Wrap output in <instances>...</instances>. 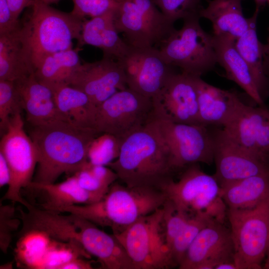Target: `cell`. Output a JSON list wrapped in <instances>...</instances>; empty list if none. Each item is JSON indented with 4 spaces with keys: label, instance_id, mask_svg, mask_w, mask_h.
I'll return each instance as SVG.
<instances>
[{
    "label": "cell",
    "instance_id": "47",
    "mask_svg": "<svg viewBox=\"0 0 269 269\" xmlns=\"http://www.w3.org/2000/svg\"><path fill=\"white\" fill-rule=\"evenodd\" d=\"M44 3L50 5L52 3L58 2L60 0H41Z\"/></svg>",
    "mask_w": 269,
    "mask_h": 269
},
{
    "label": "cell",
    "instance_id": "17",
    "mask_svg": "<svg viewBox=\"0 0 269 269\" xmlns=\"http://www.w3.org/2000/svg\"><path fill=\"white\" fill-rule=\"evenodd\" d=\"M223 129L241 147L269 161V110L265 106L244 103Z\"/></svg>",
    "mask_w": 269,
    "mask_h": 269
},
{
    "label": "cell",
    "instance_id": "5",
    "mask_svg": "<svg viewBox=\"0 0 269 269\" xmlns=\"http://www.w3.org/2000/svg\"><path fill=\"white\" fill-rule=\"evenodd\" d=\"M182 170L178 180L172 179L161 188L167 199L190 217L200 215L224 224L228 208L215 176L204 172L198 163Z\"/></svg>",
    "mask_w": 269,
    "mask_h": 269
},
{
    "label": "cell",
    "instance_id": "25",
    "mask_svg": "<svg viewBox=\"0 0 269 269\" xmlns=\"http://www.w3.org/2000/svg\"><path fill=\"white\" fill-rule=\"evenodd\" d=\"M49 88L58 110L69 123L95 130L97 107L85 93L67 84Z\"/></svg>",
    "mask_w": 269,
    "mask_h": 269
},
{
    "label": "cell",
    "instance_id": "35",
    "mask_svg": "<svg viewBox=\"0 0 269 269\" xmlns=\"http://www.w3.org/2000/svg\"><path fill=\"white\" fill-rule=\"evenodd\" d=\"M162 12L173 22L199 16L202 0H152Z\"/></svg>",
    "mask_w": 269,
    "mask_h": 269
},
{
    "label": "cell",
    "instance_id": "30",
    "mask_svg": "<svg viewBox=\"0 0 269 269\" xmlns=\"http://www.w3.org/2000/svg\"><path fill=\"white\" fill-rule=\"evenodd\" d=\"M114 21V12L106 14L96 32L92 46L101 49L103 52V57L119 61L127 54L130 46L120 36Z\"/></svg>",
    "mask_w": 269,
    "mask_h": 269
},
{
    "label": "cell",
    "instance_id": "43",
    "mask_svg": "<svg viewBox=\"0 0 269 269\" xmlns=\"http://www.w3.org/2000/svg\"><path fill=\"white\" fill-rule=\"evenodd\" d=\"M11 180V171L9 165L3 155L0 152V187L8 186Z\"/></svg>",
    "mask_w": 269,
    "mask_h": 269
},
{
    "label": "cell",
    "instance_id": "10",
    "mask_svg": "<svg viewBox=\"0 0 269 269\" xmlns=\"http://www.w3.org/2000/svg\"><path fill=\"white\" fill-rule=\"evenodd\" d=\"M153 116L152 99L127 88L118 91L97 107L95 130L124 140L147 125Z\"/></svg>",
    "mask_w": 269,
    "mask_h": 269
},
{
    "label": "cell",
    "instance_id": "21",
    "mask_svg": "<svg viewBox=\"0 0 269 269\" xmlns=\"http://www.w3.org/2000/svg\"><path fill=\"white\" fill-rule=\"evenodd\" d=\"M14 83L26 119L32 126L56 120L68 122L58 110L52 90L40 83L34 73Z\"/></svg>",
    "mask_w": 269,
    "mask_h": 269
},
{
    "label": "cell",
    "instance_id": "1",
    "mask_svg": "<svg viewBox=\"0 0 269 269\" xmlns=\"http://www.w3.org/2000/svg\"><path fill=\"white\" fill-rule=\"evenodd\" d=\"M100 134L62 120L32 126L29 135L38 153L32 181L54 183L64 173L74 175L88 161L89 146Z\"/></svg>",
    "mask_w": 269,
    "mask_h": 269
},
{
    "label": "cell",
    "instance_id": "38",
    "mask_svg": "<svg viewBox=\"0 0 269 269\" xmlns=\"http://www.w3.org/2000/svg\"><path fill=\"white\" fill-rule=\"evenodd\" d=\"M165 236L168 247L182 230L191 217L176 209L167 199L162 206Z\"/></svg>",
    "mask_w": 269,
    "mask_h": 269
},
{
    "label": "cell",
    "instance_id": "20",
    "mask_svg": "<svg viewBox=\"0 0 269 269\" xmlns=\"http://www.w3.org/2000/svg\"><path fill=\"white\" fill-rule=\"evenodd\" d=\"M200 124L206 127L228 126L245 103L234 91L212 85L196 77Z\"/></svg>",
    "mask_w": 269,
    "mask_h": 269
},
{
    "label": "cell",
    "instance_id": "33",
    "mask_svg": "<svg viewBox=\"0 0 269 269\" xmlns=\"http://www.w3.org/2000/svg\"><path fill=\"white\" fill-rule=\"evenodd\" d=\"M212 221L215 220L200 215H196L189 218L171 246V256L175 267H178L199 232Z\"/></svg>",
    "mask_w": 269,
    "mask_h": 269
},
{
    "label": "cell",
    "instance_id": "8",
    "mask_svg": "<svg viewBox=\"0 0 269 269\" xmlns=\"http://www.w3.org/2000/svg\"><path fill=\"white\" fill-rule=\"evenodd\" d=\"M163 209L139 218L119 234L114 235L123 245L134 269L174 267L163 223Z\"/></svg>",
    "mask_w": 269,
    "mask_h": 269
},
{
    "label": "cell",
    "instance_id": "34",
    "mask_svg": "<svg viewBox=\"0 0 269 269\" xmlns=\"http://www.w3.org/2000/svg\"><path fill=\"white\" fill-rule=\"evenodd\" d=\"M20 98L14 82L0 80V128L5 133L10 118L21 113Z\"/></svg>",
    "mask_w": 269,
    "mask_h": 269
},
{
    "label": "cell",
    "instance_id": "41",
    "mask_svg": "<svg viewBox=\"0 0 269 269\" xmlns=\"http://www.w3.org/2000/svg\"><path fill=\"white\" fill-rule=\"evenodd\" d=\"M92 263L81 258H74L61 265L58 269H93Z\"/></svg>",
    "mask_w": 269,
    "mask_h": 269
},
{
    "label": "cell",
    "instance_id": "16",
    "mask_svg": "<svg viewBox=\"0 0 269 269\" xmlns=\"http://www.w3.org/2000/svg\"><path fill=\"white\" fill-rule=\"evenodd\" d=\"M68 85L85 93L97 107L118 91L128 88L121 63L105 57L82 63Z\"/></svg>",
    "mask_w": 269,
    "mask_h": 269
},
{
    "label": "cell",
    "instance_id": "7",
    "mask_svg": "<svg viewBox=\"0 0 269 269\" xmlns=\"http://www.w3.org/2000/svg\"><path fill=\"white\" fill-rule=\"evenodd\" d=\"M238 269H262L269 249V197L247 209H228Z\"/></svg>",
    "mask_w": 269,
    "mask_h": 269
},
{
    "label": "cell",
    "instance_id": "24",
    "mask_svg": "<svg viewBox=\"0 0 269 269\" xmlns=\"http://www.w3.org/2000/svg\"><path fill=\"white\" fill-rule=\"evenodd\" d=\"M244 0H210L200 11V18L208 19L212 24L213 35L227 36L236 40L248 29L250 17L243 13Z\"/></svg>",
    "mask_w": 269,
    "mask_h": 269
},
{
    "label": "cell",
    "instance_id": "45",
    "mask_svg": "<svg viewBox=\"0 0 269 269\" xmlns=\"http://www.w3.org/2000/svg\"><path fill=\"white\" fill-rule=\"evenodd\" d=\"M215 269H238L234 261H229L217 265Z\"/></svg>",
    "mask_w": 269,
    "mask_h": 269
},
{
    "label": "cell",
    "instance_id": "49",
    "mask_svg": "<svg viewBox=\"0 0 269 269\" xmlns=\"http://www.w3.org/2000/svg\"><path fill=\"white\" fill-rule=\"evenodd\" d=\"M267 2L269 3V0H267Z\"/></svg>",
    "mask_w": 269,
    "mask_h": 269
},
{
    "label": "cell",
    "instance_id": "11",
    "mask_svg": "<svg viewBox=\"0 0 269 269\" xmlns=\"http://www.w3.org/2000/svg\"><path fill=\"white\" fill-rule=\"evenodd\" d=\"M150 122L167 146L176 171L195 163L214 162L213 137L208 127L174 123L154 114Z\"/></svg>",
    "mask_w": 269,
    "mask_h": 269
},
{
    "label": "cell",
    "instance_id": "46",
    "mask_svg": "<svg viewBox=\"0 0 269 269\" xmlns=\"http://www.w3.org/2000/svg\"><path fill=\"white\" fill-rule=\"evenodd\" d=\"M255 1L256 4V8L260 10L265 5L267 0H255Z\"/></svg>",
    "mask_w": 269,
    "mask_h": 269
},
{
    "label": "cell",
    "instance_id": "13",
    "mask_svg": "<svg viewBox=\"0 0 269 269\" xmlns=\"http://www.w3.org/2000/svg\"><path fill=\"white\" fill-rule=\"evenodd\" d=\"M211 131L216 166L213 175L221 187L248 177L269 172V161L241 147L223 129Z\"/></svg>",
    "mask_w": 269,
    "mask_h": 269
},
{
    "label": "cell",
    "instance_id": "29",
    "mask_svg": "<svg viewBox=\"0 0 269 269\" xmlns=\"http://www.w3.org/2000/svg\"><path fill=\"white\" fill-rule=\"evenodd\" d=\"M33 73L25 57L17 30L0 35V80L15 82Z\"/></svg>",
    "mask_w": 269,
    "mask_h": 269
},
{
    "label": "cell",
    "instance_id": "26",
    "mask_svg": "<svg viewBox=\"0 0 269 269\" xmlns=\"http://www.w3.org/2000/svg\"><path fill=\"white\" fill-rule=\"evenodd\" d=\"M260 9L256 8L250 17L248 30L235 41L236 46L247 63L262 99L269 96V79L266 75L263 64V44L257 32V18Z\"/></svg>",
    "mask_w": 269,
    "mask_h": 269
},
{
    "label": "cell",
    "instance_id": "14",
    "mask_svg": "<svg viewBox=\"0 0 269 269\" xmlns=\"http://www.w3.org/2000/svg\"><path fill=\"white\" fill-rule=\"evenodd\" d=\"M174 73L152 98L154 116L174 123L201 125L196 77Z\"/></svg>",
    "mask_w": 269,
    "mask_h": 269
},
{
    "label": "cell",
    "instance_id": "37",
    "mask_svg": "<svg viewBox=\"0 0 269 269\" xmlns=\"http://www.w3.org/2000/svg\"><path fill=\"white\" fill-rule=\"evenodd\" d=\"M21 219L16 214L13 205H0V249L6 254L14 233L21 224Z\"/></svg>",
    "mask_w": 269,
    "mask_h": 269
},
{
    "label": "cell",
    "instance_id": "32",
    "mask_svg": "<svg viewBox=\"0 0 269 269\" xmlns=\"http://www.w3.org/2000/svg\"><path fill=\"white\" fill-rule=\"evenodd\" d=\"M123 141L112 134H100L89 146L88 161L94 165L108 166L118 158Z\"/></svg>",
    "mask_w": 269,
    "mask_h": 269
},
{
    "label": "cell",
    "instance_id": "42",
    "mask_svg": "<svg viewBox=\"0 0 269 269\" xmlns=\"http://www.w3.org/2000/svg\"><path fill=\"white\" fill-rule=\"evenodd\" d=\"M14 19L18 20L21 12L29 7L33 0H7Z\"/></svg>",
    "mask_w": 269,
    "mask_h": 269
},
{
    "label": "cell",
    "instance_id": "9",
    "mask_svg": "<svg viewBox=\"0 0 269 269\" xmlns=\"http://www.w3.org/2000/svg\"><path fill=\"white\" fill-rule=\"evenodd\" d=\"M21 113L10 118L0 141V152L11 171L10 182L1 200L18 202L27 208L31 204L22 197L21 191L33 180L38 153L32 140L25 132Z\"/></svg>",
    "mask_w": 269,
    "mask_h": 269
},
{
    "label": "cell",
    "instance_id": "36",
    "mask_svg": "<svg viewBox=\"0 0 269 269\" xmlns=\"http://www.w3.org/2000/svg\"><path fill=\"white\" fill-rule=\"evenodd\" d=\"M133 0L163 41L176 29L174 22L169 20L152 0Z\"/></svg>",
    "mask_w": 269,
    "mask_h": 269
},
{
    "label": "cell",
    "instance_id": "15",
    "mask_svg": "<svg viewBox=\"0 0 269 269\" xmlns=\"http://www.w3.org/2000/svg\"><path fill=\"white\" fill-rule=\"evenodd\" d=\"M230 229L212 221L196 237L178 266L180 269H215L219 264L234 261Z\"/></svg>",
    "mask_w": 269,
    "mask_h": 269
},
{
    "label": "cell",
    "instance_id": "2",
    "mask_svg": "<svg viewBox=\"0 0 269 269\" xmlns=\"http://www.w3.org/2000/svg\"><path fill=\"white\" fill-rule=\"evenodd\" d=\"M107 166L129 187L160 190L176 172L167 146L150 122L125 138L118 158Z\"/></svg>",
    "mask_w": 269,
    "mask_h": 269
},
{
    "label": "cell",
    "instance_id": "19",
    "mask_svg": "<svg viewBox=\"0 0 269 269\" xmlns=\"http://www.w3.org/2000/svg\"><path fill=\"white\" fill-rule=\"evenodd\" d=\"M22 190H26L25 192L30 199L29 203L31 204L55 212L67 206L90 204L103 197L82 188L74 175L58 183L43 184L32 181Z\"/></svg>",
    "mask_w": 269,
    "mask_h": 269
},
{
    "label": "cell",
    "instance_id": "31",
    "mask_svg": "<svg viewBox=\"0 0 269 269\" xmlns=\"http://www.w3.org/2000/svg\"><path fill=\"white\" fill-rule=\"evenodd\" d=\"M74 175L82 188L101 197L118 179L117 173L109 167L94 165L88 161Z\"/></svg>",
    "mask_w": 269,
    "mask_h": 269
},
{
    "label": "cell",
    "instance_id": "23",
    "mask_svg": "<svg viewBox=\"0 0 269 269\" xmlns=\"http://www.w3.org/2000/svg\"><path fill=\"white\" fill-rule=\"evenodd\" d=\"M115 24L131 47H156L163 40L133 0H121L115 12Z\"/></svg>",
    "mask_w": 269,
    "mask_h": 269
},
{
    "label": "cell",
    "instance_id": "48",
    "mask_svg": "<svg viewBox=\"0 0 269 269\" xmlns=\"http://www.w3.org/2000/svg\"><path fill=\"white\" fill-rule=\"evenodd\" d=\"M268 257L266 263L264 265V269H269V249L267 253Z\"/></svg>",
    "mask_w": 269,
    "mask_h": 269
},
{
    "label": "cell",
    "instance_id": "6",
    "mask_svg": "<svg viewBox=\"0 0 269 269\" xmlns=\"http://www.w3.org/2000/svg\"><path fill=\"white\" fill-rule=\"evenodd\" d=\"M197 16L183 20L158 49L167 62L181 72L201 77L217 63L213 35L201 27Z\"/></svg>",
    "mask_w": 269,
    "mask_h": 269
},
{
    "label": "cell",
    "instance_id": "27",
    "mask_svg": "<svg viewBox=\"0 0 269 269\" xmlns=\"http://www.w3.org/2000/svg\"><path fill=\"white\" fill-rule=\"evenodd\" d=\"M221 188L228 209L253 207L269 197V172L245 178Z\"/></svg>",
    "mask_w": 269,
    "mask_h": 269
},
{
    "label": "cell",
    "instance_id": "3",
    "mask_svg": "<svg viewBox=\"0 0 269 269\" xmlns=\"http://www.w3.org/2000/svg\"><path fill=\"white\" fill-rule=\"evenodd\" d=\"M166 200V195L160 189L129 187L115 182L98 201L63 207L57 213L74 214L97 226L109 227L116 235L141 217L162 207Z\"/></svg>",
    "mask_w": 269,
    "mask_h": 269
},
{
    "label": "cell",
    "instance_id": "4",
    "mask_svg": "<svg viewBox=\"0 0 269 269\" xmlns=\"http://www.w3.org/2000/svg\"><path fill=\"white\" fill-rule=\"evenodd\" d=\"M30 11L17 30L28 64L33 71L46 56L73 48V41L80 37L84 19L33 0Z\"/></svg>",
    "mask_w": 269,
    "mask_h": 269
},
{
    "label": "cell",
    "instance_id": "39",
    "mask_svg": "<svg viewBox=\"0 0 269 269\" xmlns=\"http://www.w3.org/2000/svg\"><path fill=\"white\" fill-rule=\"evenodd\" d=\"M73 3V15L82 19L91 18L116 10L121 0H71Z\"/></svg>",
    "mask_w": 269,
    "mask_h": 269
},
{
    "label": "cell",
    "instance_id": "18",
    "mask_svg": "<svg viewBox=\"0 0 269 269\" xmlns=\"http://www.w3.org/2000/svg\"><path fill=\"white\" fill-rule=\"evenodd\" d=\"M70 214L77 227L78 243L96 257L104 268L134 269L126 251L114 234H108L90 221Z\"/></svg>",
    "mask_w": 269,
    "mask_h": 269
},
{
    "label": "cell",
    "instance_id": "44",
    "mask_svg": "<svg viewBox=\"0 0 269 269\" xmlns=\"http://www.w3.org/2000/svg\"><path fill=\"white\" fill-rule=\"evenodd\" d=\"M263 64L265 73L269 79V28L267 41L263 44Z\"/></svg>",
    "mask_w": 269,
    "mask_h": 269
},
{
    "label": "cell",
    "instance_id": "28",
    "mask_svg": "<svg viewBox=\"0 0 269 269\" xmlns=\"http://www.w3.org/2000/svg\"><path fill=\"white\" fill-rule=\"evenodd\" d=\"M76 47L51 54L44 58L35 68L34 74L41 83L51 88L68 85L72 76L82 63Z\"/></svg>",
    "mask_w": 269,
    "mask_h": 269
},
{
    "label": "cell",
    "instance_id": "22",
    "mask_svg": "<svg viewBox=\"0 0 269 269\" xmlns=\"http://www.w3.org/2000/svg\"><path fill=\"white\" fill-rule=\"evenodd\" d=\"M213 38L217 63L224 69L227 78L240 87L257 106H265L251 71L236 48V40L214 35Z\"/></svg>",
    "mask_w": 269,
    "mask_h": 269
},
{
    "label": "cell",
    "instance_id": "40",
    "mask_svg": "<svg viewBox=\"0 0 269 269\" xmlns=\"http://www.w3.org/2000/svg\"><path fill=\"white\" fill-rule=\"evenodd\" d=\"M20 25L18 20L14 18L7 0H0V35L17 30Z\"/></svg>",
    "mask_w": 269,
    "mask_h": 269
},
{
    "label": "cell",
    "instance_id": "12",
    "mask_svg": "<svg viewBox=\"0 0 269 269\" xmlns=\"http://www.w3.org/2000/svg\"><path fill=\"white\" fill-rule=\"evenodd\" d=\"M118 61L124 68L128 88L151 99L175 73L156 47L130 46Z\"/></svg>",
    "mask_w": 269,
    "mask_h": 269
}]
</instances>
